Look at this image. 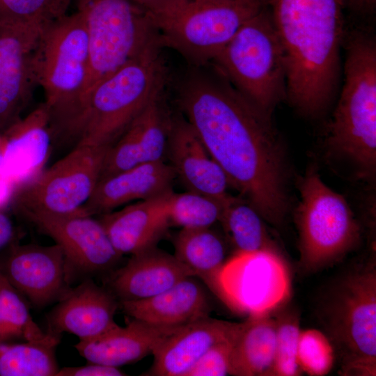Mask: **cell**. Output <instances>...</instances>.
Masks as SVG:
<instances>
[{
    "label": "cell",
    "instance_id": "1",
    "mask_svg": "<svg viewBox=\"0 0 376 376\" xmlns=\"http://www.w3.org/2000/svg\"><path fill=\"white\" fill-rule=\"evenodd\" d=\"M166 88L230 185L264 221L282 225L289 208L288 172L272 118L246 100L212 63L171 68Z\"/></svg>",
    "mask_w": 376,
    "mask_h": 376
},
{
    "label": "cell",
    "instance_id": "2",
    "mask_svg": "<svg viewBox=\"0 0 376 376\" xmlns=\"http://www.w3.org/2000/svg\"><path fill=\"white\" fill-rule=\"evenodd\" d=\"M266 1L284 55L285 100L301 116L318 119L339 90L344 0Z\"/></svg>",
    "mask_w": 376,
    "mask_h": 376
},
{
    "label": "cell",
    "instance_id": "3",
    "mask_svg": "<svg viewBox=\"0 0 376 376\" xmlns=\"http://www.w3.org/2000/svg\"><path fill=\"white\" fill-rule=\"evenodd\" d=\"M343 82L325 139L327 156L357 179L376 171V37L368 27L345 31Z\"/></svg>",
    "mask_w": 376,
    "mask_h": 376
},
{
    "label": "cell",
    "instance_id": "4",
    "mask_svg": "<svg viewBox=\"0 0 376 376\" xmlns=\"http://www.w3.org/2000/svg\"><path fill=\"white\" fill-rule=\"evenodd\" d=\"M159 37L84 95L59 136L76 145L111 146L167 83L170 66Z\"/></svg>",
    "mask_w": 376,
    "mask_h": 376
},
{
    "label": "cell",
    "instance_id": "5",
    "mask_svg": "<svg viewBox=\"0 0 376 376\" xmlns=\"http://www.w3.org/2000/svg\"><path fill=\"white\" fill-rule=\"evenodd\" d=\"M319 319L344 376L376 375V268L358 267L334 283L321 301Z\"/></svg>",
    "mask_w": 376,
    "mask_h": 376
},
{
    "label": "cell",
    "instance_id": "6",
    "mask_svg": "<svg viewBox=\"0 0 376 376\" xmlns=\"http://www.w3.org/2000/svg\"><path fill=\"white\" fill-rule=\"evenodd\" d=\"M88 38L77 10L44 26L33 56L37 86L42 88L53 136H58L77 113L86 84Z\"/></svg>",
    "mask_w": 376,
    "mask_h": 376
},
{
    "label": "cell",
    "instance_id": "7",
    "mask_svg": "<svg viewBox=\"0 0 376 376\" xmlns=\"http://www.w3.org/2000/svg\"><path fill=\"white\" fill-rule=\"evenodd\" d=\"M211 63L268 118L285 100L284 55L267 6L242 24Z\"/></svg>",
    "mask_w": 376,
    "mask_h": 376
},
{
    "label": "cell",
    "instance_id": "8",
    "mask_svg": "<svg viewBox=\"0 0 376 376\" xmlns=\"http://www.w3.org/2000/svg\"><path fill=\"white\" fill-rule=\"evenodd\" d=\"M301 200L295 212L301 273L330 267L355 249L361 231L345 198L313 170L299 183Z\"/></svg>",
    "mask_w": 376,
    "mask_h": 376
},
{
    "label": "cell",
    "instance_id": "9",
    "mask_svg": "<svg viewBox=\"0 0 376 376\" xmlns=\"http://www.w3.org/2000/svg\"><path fill=\"white\" fill-rule=\"evenodd\" d=\"M267 6L266 0H187L152 19L164 47L198 67L210 63L242 24Z\"/></svg>",
    "mask_w": 376,
    "mask_h": 376
},
{
    "label": "cell",
    "instance_id": "10",
    "mask_svg": "<svg viewBox=\"0 0 376 376\" xmlns=\"http://www.w3.org/2000/svg\"><path fill=\"white\" fill-rule=\"evenodd\" d=\"M76 3L88 38V72L83 97L159 35L152 15L130 0H76Z\"/></svg>",
    "mask_w": 376,
    "mask_h": 376
},
{
    "label": "cell",
    "instance_id": "11",
    "mask_svg": "<svg viewBox=\"0 0 376 376\" xmlns=\"http://www.w3.org/2000/svg\"><path fill=\"white\" fill-rule=\"evenodd\" d=\"M110 147L76 145L34 180L15 191L13 198L15 208L55 214L84 210L83 205L99 182Z\"/></svg>",
    "mask_w": 376,
    "mask_h": 376
},
{
    "label": "cell",
    "instance_id": "12",
    "mask_svg": "<svg viewBox=\"0 0 376 376\" xmlns=\"http://www.w3.org/2000/svg\"><path fill=\"white\" fill-rule=\"evenodd\" d=\"M219 290L220 298L249 315L271 313L290 299V268L281 252H238L224 265Z\"/></svg>",
    "mask_w": 376,
    "mask_h": 376
},
{
    "label": "cell",
    "instance_id": "13",
    "mask_svg": "<svg viewBox=\"0 0 376 376\" xmlns=\"http://www.w3.org/2000/svg\"><path fill=\"white\" fill-rule=\"evenodd\" d=\"M16 210L61 248L70 282L75 276L88 278L111 273L123 256L113 247L100 221L84 210L72 214L25 207Z\"/></svg>",
    "mask_w": 376,
    "mask_h": 376
},
{
    "label": "cell",
    "instance_id": "14",
    "mask_svg": "<svg viewBox=\"0 0 376 376\" xmlns=\"http://www.w3.org/2000/svg\"><path fill=\"white\" fill-rule=\"evenodd\" d=\"M43 26L0 17V133L22 118L38 86L33 56Z\"/></svg>",
    "mask_w": 376,
    "mask_h": 376
},
{
    "label": "cell",
    "instance_id": "15",
    "mask_svg": "<svg viewBox=\"0 0 376 376\" xmlns=\"http://www.w3.org/2000/svg\"><path fill=\"white\" fill-rule=\"evenodd\" d=\"M0 272L36 307L58 301L71 288L65 257L56 244L13 246Z\"/></svg>",
    "mask_w": 376,
    "mask_h": 376
},
{
    "label": "cell",
    "instance_id": "16",
    "mask_svg": "<svg viewBox=\"0 0 376 376\" xmlns=\"http://www.w3.org/2000/svg\"><path fill=\"white\" fill-rule=\"evenodd\" d=\"M173 113L166 86L109 148L100 179L141 164L164 161Z\"/></svg>",
    "mask_w": 376,
    "mask_h": 376
},
{
    "label": "cell",
    "instance_id": "17",
    "mask_svg": "<svg viewBox=\"0 0 376 376\" xmlns=\"http://www.w3.org/2000/svg\"><path fill=\"white\" fill-rule=\"evenodd\" d=\"M47 315L48 332H67L79 340L99 336L118 324L114 316L119 301L109 290L86 278L70 288Z\"/></svg>",
    "mask_w": 376,
    "mask_h": 376
},
{
    "label": "cell",
    "instance_id": "18",
    "mask_svg": "<svg viewBox=\"0 0 376 376\" xmlns=\"http://www.w3.org/2000/svg\"><path fill=\"white\" fill-rule=\"evenodd\" d=\"M166 156L187 191L221 201L229 195V180L185 118L173 111Z\"/></svg>",
    "mask_w": 376,
    "mask_h": 376
},
{
    "label": "cell",
    "instance_id": "19",
    "mask_svg": "<svg viewBox=\"0 0 376 376\" xmlns=\"http://www.w3.org/2000/svg\"><path fill=\"white\" fill-rule=\"evenodd\" d=\"M240 324L209 315L180 327L154 351L150 368L141 375L187 376L213 345L234 338Z\"/></svg>",
    "mask_w": 376,
    "mask_h": 376
},
{
    "label": "cell",
    "instance_id": "20",
    "mask_svg": "<svg viewBox=\"0 0 376 376\" xmlns=\"http://www.w3.org/2000/svg\"><path fill=\"white\" fill-rule=\"evenodd\" d=\"M169 191L100 214L98 219L119 254H136L157 246L171 226Z\"/></svg>",
    "mask_w": 376,
    "mask_h": 376
},
{
    "label": "cell",
    "instance_id": "21",
    "mask_svg": "<svg viewBox=\"0 0 376 376\" xmlns=\"http://www.w3.org/2000/svg\"><path fill=\"white\" fill-rule=\"evenodd\" d=\"M191 276H194L193 272L174 255L155 246L132 255L124 266L113 270L108 285L119 301L139 300Z\"/></svg>",
    "mask_w": 376,
    "mask_h": 376
},
{
    "label": "cell",
    "instance_id": "22",
    "mask_svg": "<svg viewBox=\"0 0 376 376\" xmlns=\"http://www.w3.org/2000/svg\"><path fill=\"white\" fill-rule=\"evenodd\" d=\"M175 173L165 161L141 164L99 180L83 205L89 215L102 214L134 201L172 191Z\"/></svg>",
    "mask_w": 376,
    "mask_h": 376
},
{
    "label": "cell",
    "instance_id": "23",
    "mask_svg": "<svg viewBox=\"0 0 376 376\" xmlns=\"http://www.w3.org/2000/svg\"><path fill=\"white\" fill-rule=\"evenodd\" d=\"M6 142V167L16 190L34 180L43 171L53 136L45 104L1 133Z\"/></svg>",
    "mask_w": 376,
    "mask_h": 376
},
{
    "label": "cell",
    "instance_id": "24",
    "mask_svg": "<svg viewBox=\"0 0 376 376\" xmlns=\"http://www.w3.org/2000/svg\"><path fill=\"white\" fill-rule=\"evenodd\" d=\"M180 327L157 326L132 318L125 327L117 324L99 336L79 340L74 347L88 362L120 367L152 354Z\"/></svg>",
    "mask_w": 376,
    "mask_h": 376
},
{
    "label": "cell",
    "instance_id": "25",
    "mask_svg": "<svg viewBox=\"0 0 376 376\" xmlns=\"http://www.w3.org/2000/svg\"><path fill=\"white\" fill-rule=\"evenodd\" d=\"M119 307L132 318L163 327L182 326L210 312L207 293L194 276L151 297L120 301Z\"/></svg>",
    "mask_w": 376,
    "mask_h": 376
},
{
    "label": "cell",
    "instance_id": "26",
    "mask_svg": "<svg viewBox=\"0 0 376 376\" xmlns=\"http://www.w3.org/2000/svg\"><path fill=\"white\" fill-rule=\"evenodd\" d=\"M276 350L272 313L249 315L241 322L233 341L230 375L270 376Z\"/></svg>",
    "mask_w": 376,
    "mask_h": 376
},
{
    "label": "cell",
    "instance_id": "27",
    "mask_svg": "<svg viewBox=\"0 0 376 376\" xmlns=\"http://www.w3.org/2000/svg\"><path fill=\"white\" fill-rule=\"evenodd\" d=\"M174 256L219 297V276L225 264L223 241L209 228H182L173 241Z\"/></svg>",
    "mask_w": 376,
    "mask_h": 376
},
{
    "label": "cell",
    "instance_id": "28",
    "mask_svg": "<svg viewBox=\"0 0 376 376\" xmlns=\"http://www.w3.org/2000/svg\"><path fill=\"white\" fill-rule=\"evenodd\" d=\"M61 336L47 331L40 340L0 343V376H56Z\"/></svg>",
    "mask_w": 376,
    "mask_h": 376
},
{
    "label": "cell",
    "instance_id": "29",
    "mask_svg": "<svg viewBox=\"0 0 376 376\" xmlns=\"http://www.w3.org/2000/svg\"><path fill=\"white\" fill-rule=\"evenodd\" d=\"M259 213L244 198L228 195L223 201L219 221L238 252L271 250L281 252Z\"/></svg>",
    "mask_w": 376,
    "mask_h": 376
},
{
    "label": "cell",
    "instance_id": "30",
    "mask_svg": "<svg viewBox=\"0 0 376 376\" xmlns=\"http://www.w3.org/2000/svg\"><path fill=\"white\" fill-rule=\"evenodd\" d=\"M22 295L0 272V343L44 338Z\"/></svg>",
    "mask_w": 376,
    "mask_h": 376
},
{
    "label": "cell",
    "instance_id": "31",
    "mask_svg": "<svg viewBox=\"0 0 376 376\" xmlns=\"http://www.w3.org/2000/svg\"><path fill=\"white\" fill-rule=\"evenodd\" d=\"M224 199L219 201L187 190L182 193L172 191L169 198L171 226L182 228L211 227L219 220Z\"/></svg>",
    "mask_w": 376,
    "mask_h": 376
},
{
    "label": "cell",
    "instance_id": "32",
    "mask_svg": "<svg viewBox=\"0 0 376 376\" xmlns=\"http://www.w3.org/2000/svg\"><path fill=\"white\" fill-rule=\"evenodd\" d=\"M286 304L272 312L276 322V350L270 376H298L302 372L297 360L299 318Z\"/></svg>",
    "mask_w": 376,
    "mask_h": 376
},
{
    "label": "cell",
    "instance_id": "33",
    "mask_svg": "<svg viewBox=\"0 0 376 376\" xmlns=\"http://www.w3.org/2000/svg\"><path fill=\"white\" fill-rule=\"evenodd\" d=\"M336 359L334 347L324 332L316 329L300 330L297 360L302 373L324 376L332 370Z\"/></svg>",
    "mask_w": 376,
    "mask_h": 376
},
{
    "label": "cell",
    "instance_id": "34",
    "mask_svg": "<svg viewBox=\"0 0 376 376\" xmlns=\"http://www.w3.org/2000/svg\"><path fill=\"white\" fill-rule=\"evenodd\" d=\"M72 0H0V17L45 26L63 17Z\"/></svg>",
    "mask_w": 376,
    "mask_h": 376
},
{
    "label": "cell",
    "instance_id": "35",
    "mask_svg": "<svg viewBox=\"0 0 376 376\" xmlns=\"http://www.w3.org/2000/svg\"><path fill=\"white\" fill-rule=\"evenodd\" d=\"M235 336L213 345L189 371L187 376L230 375V357Z\"/></svg>",
    "mask_w": 376,
    "mask_h": 376
},
{
    "label": "cell",
    "instance_id": "36",
    "mask_svg": "<svg viewBox=\"0 0 376 376\" xmlns=\"http://www.w3.org/2000/svg\"><path fill=\"white\" fill-rule=\"evenodd\" d=\"M127 375L118 367L88 362V364L75 367L59 368L56 376H123Z\"/></svg>",
    "mask_w": 376,
    "mask_h": 376
},
{
    "label": "cell",
    "instance_id": "37",
    "mask_svg": "<svg viewBox=\"0 0 376 376\" xmlns=\"http://www.w3.org/2000/svg\"><path fill=\"white\" fill-rule=\"evenodd\" d=\"M146 9L152 18L166 15L187 0H130Z\"/></svg>",
    "mask_w": 376,
    "mask_h": 376
},
{
    "label": "cell",
    "instance_id": "38",
    "mask_svg": "<svg viewBox=\"0 0 376 376\" xmlns=\"http://www.w3.org/2000/svg\"><path fill=\"white\" fill-rule=\"evenodd\" d=\"M345 10L359 18L372 17L376 11V0H344Z\"/></svg>",
    "mask_w": 376,
    "mask_h": 376
},
{
    "label": "cell",
    "instance_id": "39",
    "mask_svg": "<svg viewBox=\"0 0 376 376\" xmlns=\"http://www.w3.org/2000/svg\"><path fill=\"white\" fill-rule=\"evenodd\" d=\"M14 234L15 228L11 219L4 210H0V249L11 242Z\"/></svg>",
    "mask_w": 376,
    "mask_h": 376
},
{
    "label": "cell",
    "instance_id": "40",
    "mask_svg": "<svg viewBox=\"0 0 376 376\" xmlns=\"http://www.w3.org/2000/svg\"><path fill=\"white\" fill-rule=\"evenodd\" d=\"M15 191V187L11 182L0 180V210H5L13 200Z\"/></svg>",
    "mask_w": 376,
    "mask_h": 376
},
{
    "label": "cell",
    "instance_id": "41",
    "mask_svg": "<svg viewBox=\"0 0 376 376\" xmlns=\"http://www.w3.org/2000/svg\"><path fill=\"white\" fill-rule=\"evenodd\" d=\"M6 139L3 135L0 133V180H6L10 182L7 175L6 167Z\"/></svg>",
    "mask_w": 376,
    "mask_h": 376
}]
</instances>
